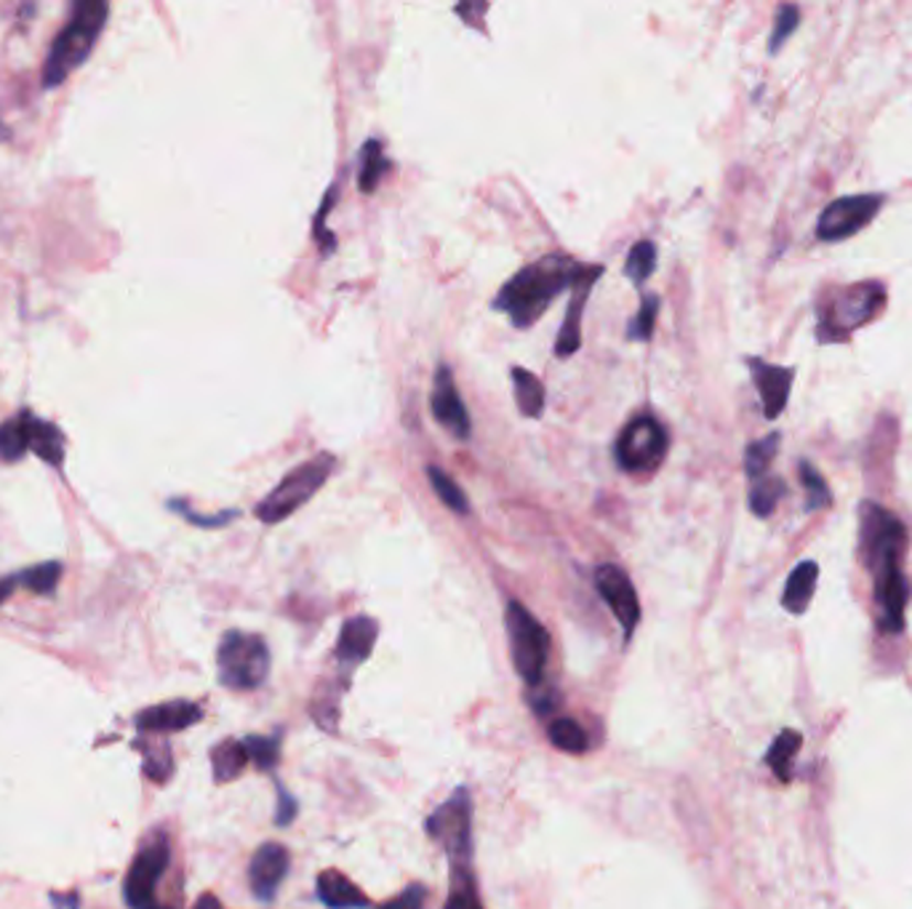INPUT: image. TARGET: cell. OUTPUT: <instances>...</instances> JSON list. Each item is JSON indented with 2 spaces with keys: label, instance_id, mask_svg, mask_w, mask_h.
Wrapping results in <instances>:
<instances>
[{
  "label": "cell",
  "instance_id": "cell-1",
  "mask_svg": "<svg viewBox=\"0 0 912 909\" xmlns=\"http://www.w3.org/2000/svg\"><path fill=\"white\" fill-rule=\"evenodd\" d=\"M908 553V528L894 512L878 502L859 504V555L872 576V606L880 632L899 635L904 630L910 585L902 560Z\"/></svg>",
  "mask_w": 912,
  "mask_h": 909
},
{
  "label": "cell",
  "instance_id": "cell-2",
  "mask_svg": "<svg viewBox=\"0 0 912 909\" xmlns=\"http://www.w3.org/2000/svg\"><path fill=\"white\" fill-rule=\"evenodd\" d=\"M582 272V261L571 259L569 254L541 256L500 288L494 307L509 316L515 329H532L550 310L558 293L571 291Z\"/></svg>",
  "mask_w": 912,
  "mask_h": 909
},
{
  "label": "cell",
  "instance_id": "cell-3",
  "mask_svg": "<svg viewBox=\"0 0 912 909\" xmlns=\"http://www.w3.org/2000/svg\"><path fill=\"white\" fill-rule=\"evenodd\" d=\"M107 14H110V6L105 0H78L73 6V17H69L65 30L54 38V46L46 56L43 86H62L88 60L94 43L105 30Z\"/></svg>",
  "mask_w": 912,
  "mask_h": 909
},
{
  "label": "cell",
  "instance_id": "cell-4",
  "mask_svg": "<svg viewBox=\"0 0 912 909\" xmlns=\"http://www.w3.org/2000/svg\"><path fill=\"white\" fill-rule=\"evenodd\" d=\"M886 307V288L878 280H859L833 293L827 310L819 312L816 336L822 344L844 342L851 331L862 329Z\"/></svg>",
  "mask_w": 912,
  "mask_h": 909
},
{
  "label": "cell",
  "instance_id": "cell-5",
  "mask_svg": "<svg viewBox=\"0 0 912 909\" xmlns=\"http://www.w3.org/2000/svg\"><path fill=\"white\" fill-rule=\"evenodd\" d=\"M334 467L336 459L331 457V453H318L310 462L293 467L289 475L280 480L276 489L261 499L257 510H254V515H257L261 523H267V526H276V523L291 517L293 512L304 507V504L321 491V485L331 478Z\"/></svg>",
  "mask_w": 912,
  "mask_h": 909
},
{
  "label": "cell",
  "instance_id": "cell-6",
  "mask_svg": "<svg viewBox=\"0 0 912 909\" xmlns=\"http://www.w3.org/2000/svg\"><path fill=\"white\" fill-rule=\"evenodd\" d=\"M33 451L43 462L62 472L65 467V435L56 425L41 419L33 411H19L0 421V459L19 462Z\"/></svg>",
  "mask_w": 912,
  "mask_h": 909
},
{
  "label": "cell",
  "instance_id": "cell-7",
  "mask_svg": "<svg viewBox=\"0 0 912 909\" xmlns=\"http://www.w3.org/2000/svg\"><path fill=\"white\" fill-rule=\"evenodd\" d=\"M427 835L446 851L451 873H470L473 864V803L470 792L459 787L443 805H438L425 824Z\"/></svg>",
  "mask_w": 912,
  "mask_h": 909
},
{
  "label": "cell",
  "instance_id": "cell-8",
  "mask_svg": "<svg viewBox=\"0 0 912 909\" xmlns=\"http://www.w3.org/2000/svg\"><path fill=\"white\" fill-rule=\"evenodd\" d=\"M505 627L509 638V656H513L515 672L537 688L545 681L547 659H550V632L518 600H509L505 611Z\"/></svg>",
  "mask_w": 912,
  "mask_h": 909
},
{
  "label": "cell",
  "instance_id": "cell-9",
  "mask_svg": "<svg viewBox=\"0 0 912 909\" xmlns=\"http://www.w3.org/2000/svg\"><path fill=\"white\" fill-rule=\"evenodd\" d=\"M219 683L233 691H254L270 675V651L265 638L254 632L229 630L216 651Z\"/></svg>",
  "mask_w": 912,
  "mask_h": 909
},
{
  "label": "cell",
  "instance_id": "cell-10",
  "mask_svg": "<svg viewBox=\"0 0 912 909\" xmlns=\"http://www.w3.org/2000/svg\"><path fill=\"white\" fill-rule=\"evenodd\" d=\"M669 448L667 430L652 414H641L624 425L614 446V459L620 470L630 475H648L665 462Z\"/></svg>",
  "mask_w": 912,
  "mask_h": 909
},
{
  "label": "cell",
  "instance_id": "cell-11",
  "mask_svg": "<svg viewBox=\"0 0 912 909\" xmlns=\"http://www.w3.org/2000/svg\"><path fill=\"white\" fill-rule=\"evenodd\" d=\"M171 864L169 837L155 835L144 843L124 883V899L131 909H169L158 901V883Z\"/></svg>",
  "mask_w": 912,
  "mask_h": 909
},
{
  "label": "cell",
  "instance_id": "cell-12",
  "mask_svg": "<svg viewBox=\"0 0 912 909\" xmlns=\"http://www.w3.org/2000/svg\"><path fill=\"white\" fill-rule=\"evenodd\" d=\"M886 197L878 192H862V195H846L833 201L822 211L816 222V238L825 243H840L854 238L878 216Z\"/></svg>",
  "mask_w": 912,
  "mask_h": 909
},
{
  "label": "cell",
  "instance_id": "cell-13",
  "mask_svg": "<svg viewBox=\"0 0 912 909\" xmlns=\"http://www.w3.org/2000/svg\"><path fill=\"white\" fill-rule=\"evenodd\" d=\"M596 590L603 598V603L611 608L616 622L622 624L624 640L633 638L635 627L641 624V600H637L633 579L620 566L605 563V566H598L596 571Z\"/></svg>",
  "mask_w": 912,
  "mask_h": 909
},
{
  "label": "cell",
  "instance_id": "cell-14",
  "mask_svg": "<svg viewBox=\"0 0 912 909\" xmlns=\"http://www.w3.org/2000/svg\"><path fill=\"white\" fill-rule=\"evenodd\" d=\"M430 408L432 416L446 427L454 438L468 440L470 432H473V419H470L468 408H464L462 398H459V389L454 382V374H451L449 366H440L436 371V384H432L430 395Z\"/></svg>",
  "mask_w": 912,
  "mask_h": 909
},
{
  "label": "cell",
  "instance_id": "cell-15",
  "mask_svg": "<svg viewBox=\"0 0 912 909\" xmlns=\"http://www.w3.org/2000/svg\"><path fill=\"white\" fill-rule=\"evenodd\" d=\"M289 851L280 843H261L248 864V886L259 901H272L280 891V883L289 875Z\"/></svg>",
  "mask_w": 912,
  "mask_h": 909
},
{
  "label": "cell",
  "instance_id": "cell-16",
  "mask_svg": "<svg viewBox=\"0 0 912 909\" xmlns=\"http://www.w3.org/2000/svg\"><path fill=\"white\" fill-rule=\"evenodd\" d=\"M748 366L755 382L758 395L763 403V416L766 419H780L784 408H787L790 393H793L795 368L790 366H771V363L761 361V357H748Z\"/></svg>",
  "mask_w": 912,
  "mask_h": 909
},
{
  "label": "cell",
  "instance_id": "cell-17",
  "mask_svg": "<svg viewBox=\"0 0 912 909\" xmlns=\"http://www.w3.org/2000/svg\"><path fill=\"white\" fill-rule=\"evenodd\" d=\"M603 275L601 265H584V272L579 275V280L571 288V302L569 310H566V323L560 329L558 342H555V355L569 357L582 347V312L587 304V297H590L592 286L598 284V278Z\"/></svg>",
  "mask_w": 912,
  "mask_h": 909
},
{
  "label": "cell",
  "instance_id": "cell-18",
  "mask_svg": "<svg viewBox=\"0 0 912 909\" xmlns=\"http://www.w3.org/2000/svg\"><path fill=\"white\" fill-rule=\"evenodd\" d=\"M203 718V709L195 702L174 699L147 707L137 715V728L142 734H174L195 726Z\"/></svg>",
  "mask_w": 912,
  "mask_h": 909
},
{
  "label": "cell",
  "instance_id": "cell-19",
  "mask_svg": "<svg viewBox=\"0 0 912 909\" xmlns=\"http://www.w3.org/2000/svg\"><path fill=\"white\" fill-rule=\"evenodd\" d=\"M376 635H379V624L372 617H353L342 624L340 640H336V662L344 667H358L372 656Z\"/></svg>",
  "mask_w": 912,
  "mask_h": 909
},
{
  "label": "cell",
  "instance_id": "cell-20",
  "mask_svg": "<svg viewBox=\"0 0 912 909\" xmlns=\"http://www.w3.org/2000/svg\"><path fill=\"white\" fill-rule=\"evenodd\" d=\"M315 894L321 899L323 907L329 909H368L372 907V899L355 886L347 875H342L340 869H323L318 875Z\"/></svg>",
  "mask_w": 912,
  "mask_h": 909
},
{
  "label": "cell",
  "instance_id": "cell-21",
  "mask_svg": "<svg viewBox=\"0 0 912 909\" xmlns=\"http://www.w3.org/2000/svg\"><path fill=\"white\" fill-rule=\"evenodd\" d=\"M816 581H819V566H816L814 560L798 563V566L793 568V574L787 576V585H784V592H782L784 611L795 613V617L806 613V608L814 598Z\"/></svg>",
  "mask_w": 912,
  "mask_h": 909
},
{
  "label": "cell",
  "instance_id": "cell-22",
  "mask_svg": "<svg viewBox=\"0 0 912 909\" xmlns=\"http://www.w3.org/2000/svg\"><path fill=\"white\" fill-rule=\"evenodd\" d=\"M248 766V750L240 739H225L212 750V771L216 784L235 782Z\"/></svg>",
  "mask_w": 912,
  "mask_h": 909
},
{
  "label": "cell",
  "instance_id": "cell-23",
  "mask_svg": "<svg viewBox=\"0 0 912 909\" xmlns=\"http://www.w3.org/2000/svg\"><path fill=\"white\" fill-rule=\"evenodd\" d=\"M801 745H803V736L798 731H793V728H784V731L774 739V745L769 747L766 766L776 773V779H780L782 784L793 782V766L801 752Z\"/></svg>",
  "mask_w": 912,
  "mask_h": 909
},
{
  "label": "cell",
  "instance_id": "cell-24",
  "mask_svg": "<svg viewBox=\"0 0 912 909\" xmlns=\"http://www.w3.org/2000/svg\"><path fill=\"white\" fill-rule=\"evenodd\" d=\"M513 389H515V403H518V411L528 419H539L545 414V387L532 371L526 368H513Z\"/></svg>",
  "mask_w": 912,
  "mask_h": 909
},
{
  "label": "cell",
  "instance_id": "cell-25",
  "mask_svg": "<svg viewBox=\"0 0 912 909\" xmlns=\"http://www.w3.org/2000/svg\"><path fill=\"white\" fill-rule=\"evenodd\" d=\"M787 494V485H784L782 478L766 475L752 480L750 485V510L755 517H771L774 515L776 504L782 502V496Z\"/></svg>",
  "mask_w": 912,
  "mask_h": 909
},
{
  "label": "cell",
  "instance_id": "cell-26",
  "mask_svg": "<svg viewBox=\"0 0 912 909\" xmlns=\"http://www.w3.org/2000/svg\"><path fill=\"white\" fill-rule=\"evenodd\" d=\"M780 440L782 435L780 432H771L766 438L755 440V443L748 446V451H744V472H748L750 483L758 478H766L771 464H774L776 453H780Z\"/></svg>",
  "mask_w": 912,
  "mask_h": 909
},
{
  "label": "cell",
  "instance_id": "cell-27",
  "mask_svg": "<svg viewBox=\"0 0 912 909\" xmlns=\"http://www.w3.org/2000/svg\"><path fill=\"white\" fill-rule=\"evenodd\" d=\"M387 169H390V160L385 158V152H382V145L372 139V142L363 145L361 150V169H358V188L361 192H376L379 188L382 177L387 174Z\"/></svg>",
  "mask_w": 912,
  "mask_h": 909
},
{
  "label": "cell",
  "instance_id": "cell-28",
  "mask_svg": "<svg viewBox=\"0 0 912 909\" xmlns=\"http://www.w3.org/2000/svg\"><path fill=\"white\" fill-rule=\"evenodd\" d=\"M547 736H550V741L558 750L569 752V755H582L587 752V747H590V741H587V731L582 726H579L573 718H555L550 726H547Z\"/></svg>",
  "mask_w": 912,
  "mask_h": 909
},
{
  "label": "cell",
  "instance_id": "cell-29",
  "mask_svg": "<svg viewBox=\"0 0 912 909\" xmlns=\"http://www.w3.org/2000/svg\"><path fill=\"white\" fill-rule=\"evenodd\" d=\"M427 480H430L432 491H436V496L446 504V507L459 512V515H468L470 502H468V496H464V491L459 489V483L454 478L446 475L440 467L430 464V467H427Z\"/></svg>",
  "mask_w": 912,
  "mask_h": 909
},
{
  "label": "cell",
  "instance_id": "cell-30",
  "mask_svg": "<svg viewBox=\"0 0 912 909\" xmlns=\"http://www.w3.org/2000/svg\"><path fill=\"white\" fill-rule=\"evenodd\" d=\"M60 579H62V563H56V560L37 563V566L33 568L19 571V587H24V590L37 592V595H54Z\"/></svg>",
  "mask_w": 912,
  "mask_h": 909
},
{
  "label": "cell",
  "instance_id": "cell-31",
  "mask_svg": "<svg viewBox=\"0 0 912 909\" xmlns=\"http://www.w3.org/2000/svg\"><path fill=\"white\" fill-rule=\"evenodd\" d=\"M656 270V246L652 240H637L633 248H630L627 261H624V275L633 280L635 286H643L648 278H652Z\"/></svg>",
  "mask_w": 912,
  "mask_h": 909
},
{
  "label": "cell",
  "instance_id": "cell-32",
  "mask_svg": "<svg viewBox=\"0 0 912 909\" xmlns=\"http://www.w3.org/2000/svg\"><path fill=\"white\" fill-rule=\"evenodd\" d=\"M798 475H801L803 489H806V512L830 507L833 491H830V485H827V480L822 478V472L816 470L814 464L801 462L798 464Z\"/></svg>",
  "mask_w": 912,
  "mask_h": 909
},
{
  "label": "cell",
  "instance_id": "cell-33",
  "mask_svg": "<svg viewBox=\"0 0 912 909\" xmlns=\"http://www.w3.org/2000/svg\"><path fill=\"white\" fill-rule=\"evenodd\" d=\"M144 752V773L152 782L163 784L174 773V760H171V747L163 739H150L147 745H139Z\"/></svg>",
  "mask_w": 912,
  "mask_h": 909
},
{
  "label": "cell",
  "instance_id": "cell-34",
  "mask_svg": "<svg viewBox=\"0 0 912 909\" xmlns=\"http://www.w3.org/2000/svg\"><path fill=\"white\" fill-rule=\"evenodd\" d=\"M248 760L261 771H272L280 763V736H259L251 734L244 739Z\"/></svg>",
  "mask_w": 912,
  "mask_h": 909
},
{
  "label": "cell",
  "instance_id": "cell-35",
  "mask_svg": "<svg viewBox=\"0 0 912 909\" xmlns=\"http://www.w3.org/2000/svg\"><path fill=\"white\" fill-rule=\"evenodd\" d=\"M801 24V9L793 3H784L780 6V11H776V19H774V30H771V38H769V54H780L784 43L793 38V32L798 30Z\"/></svg>",
  "mask_w": 912,
  "mask_h": 909
},
{
  "label": "cell",
  "instance_id": "cell-36",
  "mask_svg": "<svg viewBox=\"0 0 912 909\" xmlns=\"http://www.w3.org/2000/svg\"><path fill=\"white\" fill-rule=\"evenodd\" d=\"M446 909H483L475 894L473 873H451V894Z\"/></svg>",
  "mask_w": 912,
  "mask_h": 909
},
{
  "label": "cell",
  "instance_id": "cell-37",
  "mask_svg": "<svg viewBox=\"0 0 912 909\" xmlns=\"http://www.w3.org/2000/svg\"><path fill=\"white\" fill-rule=\"evenodd\" d=\"M656 316H659V299L648 293V297H643L635 320L627 325V336L633 339V342H648V339L654 336Z\"/></svg>",
  "mask_w": 912,
  "mask_h": 909
},
{
  "label": "cell",
  "instance_id": "cell-38",
  "mask_svg": "<svg viewBox=\"0 0 912 909\" xmlns=\"http://www.w3.org/2000/svg\"><path fill=\"white\" fill-rule=\"evenodd\" d=\"M169 507L180 512L182 517H187L190 523H195V526H203V528L225 526V523L235 521V517H238V510H227V512H222V515H216V517H203V515H195V510H190L187 504L180 502V499H174V502H169Z\"/></svg>",
  "mask_w": 912,
  "mask_h": 909
},
{
  "label": "cell",
  "instance_id": "cell-39",
  "mask_svg": "<svg viewBox=\"0 0 912 909\" xmlns=\"http://www.w3.org/2000/svg\"><path fill=\"white\" fill-rule=\"evenodd\" d=\"M425 905H427V888L422 886V883H411L404 894H398L395 899L385 901V905L376 909H425Z\"/></svg>",
  "mask_w": 912,
  "mask_h": 909
},
{
  "label": "cell",
  "instance_id": "cell-40",
  "mask_svg": "<svg viewBox=\"0 0 912 909\" xmlns=\"http://www.w3.org/2000/svg\"><path fill=\"white\" fill-rule=\"evenodd\" d=\"M336 203V188H331L329 190V195H326V201H323V206H321V211H318V216H315V240L321 243V252L323 254H331L334 252V238H331V233L326 227H323V220H326V211H331V206H334Z\"/></svg>",
  "mask_w": 912,
  "mask_h": 909
},
{
  "label": "cell",
  "instance_id": "cell-41",
  "mask_svg": "<svg viewBox=\"0 0 912 909\" xmlns=\"http://www.w3.org/2000/svg\"><path fill=\"white\" fill-rule=\"evenodd\" d=\"M293 816H297V803H293V798L289 792L283 790V787L278 784V814H276V822L280 827H286V824L293 822Z\"/></svg>",
  "mask_w": 912,
  "mask_h": 909
},
{
  "label": "cell",
  "instance_id": "cell-42",
  "mask_svg": "<svg viewBox=\"0 0 912 909\" xmlns=\"http://www.w3.org/2000/svg\"><path fill=\"white\" fill-rule=\"evenodd\" d=\"M19 587V574H11V576H6L3 581H0V603H3L6 598H9L11 592H14Z\"/></svg>",
  "mask_w": 912,
  "mask_h": 909
},
{
  "label": "cell",
  "instance_id": "cell-43",
  "mask_svg": "<svg viewBox=\"0 0 912 909\" xmlns=\"http://www.w3.org/2000/svg\"><path fill=\"white\" fill-rule=\"evenodd\" d=\"M193 909H225V907H222V901L216 899L214 894H203L201 899L195 901V907H193Z\"/></svg>",
  "mask_w": 912,
  "mask_h": 909
}]
</instances>
